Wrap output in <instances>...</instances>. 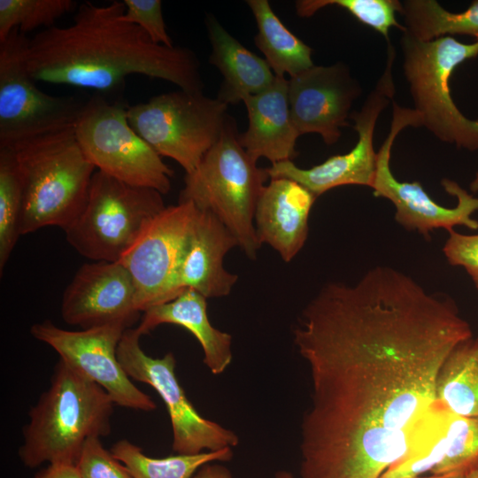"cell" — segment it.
<instances>
[{"instance_id":"obj_22","label":"cell","mask_w":478,"mask_h":478,"mask_svg":"<svg viewBox=\"0 0 478 478\" xmlns=\"http://www.w3.org/2000/svg\"><path fill=\"white\" fill-rule=\"evenodd\" d=\"M205 26L212 46L209 63L220 72L223 81L217 98L226 104H235L268 88L275 75L265 60L231 35L212 14H206Z\"/></svg>"},{"instance_id":"obj_12","label":"cell","mask_w":478,"mask_h":478,"mask_svg":"<svg viewBox=\"0 0 478 478\" xmlns=\"http://www.w3.org/2000/svg\"><path fill=\"white\" fill-rule=\"evenodd\" d=\"M392 103L389 133L377 151L376 172L372 185L374 195L391 201L396 208V221L427 239L436 228H444L448 232L456 226L478 229V221L472 218L473 213L478 211V197L470 195L456 181L449 179L441 181L444 190L458 200L455 207L448 208L434 201L419 181H400L393 175L389 163L396 137L406 127H421V119L414 109Z\"/></svg>"},{"instance_id":"obj_35","label":"cell","mask_w":478,"mask_h":478,"mask_svg":"<svg viewBox=\"0 0 478 478\" xmlns=\"http://www.w3.org/2000/svg\"><path fill=\"white\" fill-rule=\"evenodd\" d=\"M193 478H233V475L226 466L208 463L200 467Z\"/></svg>"},{"instance_id":"obj_4","label":"cell","mask_w":478,"mask_h":478,"mask_svg":"<svg viewBox=\"0 0 478 478\" xmlns=\"http://www.w3.org/2000/svg\"><path fill=\"white\" fill-rule=\"evenodd\" d=\"M8 147L14 150L23 184L20 235L50 226L64 230L82 210L96 172L74 127Z\"/></svg>"},{"instance_id":"obj_23","label":"cell","mask_w":478,"mask_h":478,"mask_svg":"<svg viewBox=\"0 0 478 478\" xmlns=\"http://www.w3.org/2000/svg\"><path fill=\"white\" fill-rule=\"evenodd\" d=\"M246 3L257 23L255 44L275 76L291 78L314 66L312 48L284 26L267 0Z\"/></svg>"},{"instance_id":"obj_38","label":"cell","mask_w":478,"mask_h":478,"mask_svg":"<svg viewBox=\"0 0 478 478\" xmlns=\"http://www.w3.org/2000/svg\"><path fill=\"white\" fill-rule=\"evenodd\" d=\"M470 189L474 192L478 191V172L476 173L475 178L471 182Z\"/></svg>"},{"instance_id":"obj_21","label":"cell","mask_w":478,"mask_h":478,"mask_svg":"<svg viewBox=\"0 0 478 478\" xmlns=\"http://www.w3.org/2000/svg\"><path fill=\"white\" fill-rule=\"evenodd\" d=\"M206 299L192 289H183L173 299L144 311L136 328L141 335L162 324L186 328L199 342L204 365L213 374H220L233 359L232 336L212 325Z\"/></svg>"},{"instance_id":"obj_17","label":"cell","mask_w":478,"mask_h":478,"mask_svg":"<svg viewBox=\"0 0 478 478\" xmlns=\"http://www.w3.org/2000/svg\"><path fill=\"white\" fill-rule=\"evenodd\" d=\"M361 91L359 82L342 62L313 66L289 78L290 114L299 135L315 133L327 145L335 144Z\"/></svg>"},{"instance_id":"obj_1","label":"cell","mask_w":478,"mask_h":478,"mask_svg":"<svg viewBox=\"0 0 478 478\" xmlns=\"http://www.w3.org/2000/svg\"><path fill=\"white\" fill-rule=\"evenodd\" d=\"M471 336L451 297L389 266L321 288L293 329L312 383L300 477L381 478L430 451L452 413L436 398L439 371Z\"/></svg>"},{"instance_id":"obj_18","label":"cell","mask_w":478,"mask_h":478,"mask_svg":"<svg viewBox=\"0 0 478 478\" xmlns=\"http://www.w3.org/2000/svg\"><path fill=\"white\" fill-rule=\"evenodd\" d=\"M235 246V236L220 220L197 209L176 269L171 300L186 289L206 298L227 296L238 276L227 271L223 261Z\"/></svg>"},{"instance_id":"obj_3","label":"cell","mask_w":478,"mask_h":478,"mask_svg":"<svg viewBox=\"0 0 478 478\" xmlns=\"http://www.w3.org/2000/svg\"><path fill=\"white\" fill-rule=\"evenodd\" d=\"M113 405L102 387L59 358L49 389L29 411L19 449L21 462L29 468L76 466L88 439L111 433Z\"/></svg>"},{"instance_id":"obj_31","label":"cell","mask_w":478,"mask_h":478,"mask_svg":"<svg viewBox=\"0 0 478 478\" xmlns=\"http://www.w3.org/2000/svg\"><path fill=\"white\" fill-rule=\"evenodd\" d=\"M76 468L81 478H133L127 468L102 445L99 437L86 441Z\"/></svg>"},{"instance_id":"obj_6","label":"cell","mask_w":478,"mask_h":478,"mask_svg":"<svg viewBox=\"0 0 478 478\" xmlns=\"http://www.w3.org/2000/svg\"><path fill=\"white\" fill-rule=\"evenodd\" d=\"M402 68L414 110L438 140L471 151L478 150V119L470 120L454 104L449 86L455 68L478 56V38L463 43L451 35L420 41L402 32Z\"/></svg>"},{"instance_id":"obj_20","label":"cell","mask_w":478,"mask_h":478,"mask_svg":"<svg viewBox=\"0 0 478 478\" xmlns=\"http://www.w3.org/2000/svg\"><path fill=\"white\" fill-rule=\"evenodd\" d=\"M243 102L249 125L245 132L238 134V141L248 155L257 162L265 158L271 165L292 161L297 155L300 135L290 114L288 79L275 76L268 88Z\"/></svg>"},{"instance_id":"obj_37","label":"cell","mask_w":478,"mask_h":478,"mask_svg":"<svg viewBox=\"0 0 478 478\" xmlns=\"http://www.w3.org/2000/svg\"><path fill=\"white\" fill-rule=\"evenodd\" d=\"M275 478H294L290 472L281 470L275 474Z\"/></svg>"},{"instance_id":"obj_11","label":"cell","mask_w":478,"mask_h":478,"mask_svg":"<svg viewBox=\"0 0 478 478\" xmlns=\"http://www.w3.org/2000/svg\"><path fill=\"white\" fill-rule=\"evenodd\" d=\"M137 328H127L117 348V358L130 379L149 384L162 398L171 420L172 448L177 454H199L235 447L232 430L205 419L194 407L178 382L173 353L162 358L147 355L140 345Z\"/></svg>"},{"instance_id":"obj_10","label":"cell","mask_w":478,"mask_h":478,"mask_svg":"<svg viewBox=\"0 0 478 478\" xmlns=\"http://www.w3.org/2000/svg\"><path fill=\"white\" fill-rule=\"evenodd\" d=\"M28 41L13 30L0 42V147L74 127L86 103L39 89L27 68Z\"/></svg>"},{"instance_id":"obj_9","label":"cell","mask_w":478,"mask_h":478,"mask_svg":"<svg viewBox=\"0 0 478 478\" xmlns=\"http://www.w3.org/2000/svg\"><path fill=\"white\" fill-rule=\"evenodd\" d=\"M128 107L121 98L101 94L89 97L74 126L78 143L96 170L125 183L167 194L173 171L131 127Z\"/></svg>"},{"instance_id":"obj_33","label":"cell","mask_w":478,"mask_h":478,"mask_svg":"<svg viewBox=\"0 0 478 478\" xmlns=\"http://www.w3.org/2000/svg\"><path fill=\"white\" fill-rule=\"evenodd\" d=\"M443 252L453 266H461L471 277L478 291V233L464 235L451 230Z\"/></svg>"},{"instance_id":"obj_27","label":"cell","mask_w":478,"mask_h":478,"mask_svg":"<svg viewBox=\"0 0 478 478\" xmlns=\"http://www.w3.org/2000/svg\"><path fill=\"white\" fill-rule=\"evenodd\" d=\"M23 184L14 150L0 147V273L21 235Z\"/></svg>"},{"instance_id":"obj_34","label":"cell","mask_w":478,"mask_h":478,"mask_svg":"<svg viewBox=\"0 0 478 478\" xmlns=\"http://www.w3.org/2000/svg\"><path fill=\"white\" fill-rule=\"evenodd\" d=\"M34 478H81L76 466L51 464L38 472Z\"/></svg>"},{"instance_id":"obj_7","label":"cell","mask_w":478,"mask_h":478,"mask_svg":"<svg viewBox=\"0 0 478 478\" xmlns=\"http://www.w3.org/2000/svg\"><path fill=\"white\" fill-rule=\"evenodd\" d=\"M162 196L96 170L82 210L64 229L66 239L87 258L119 262L166 207Z\"/></svg>"},{"instance_id":"obj_36","label":"cell","mask_w":478,"mask_h":478,"mask_svg":"<svg viewBox=\"0 0 478 478\" xmlns=\"http://www.w3.org/2000/svg\"><path fill=\"white\" fill-rule=\"evenodd\" d=\"M415 478H466V474H451L431 475L428 477H415Z\"/></svg>"},{"instance_id":"obj_19","label":"cell","mask_w":478,"mask_h":478,"mask_svg":"<svg viewBox=\"0 0 478 478\" xmlns=\"http://www.w3.org/2000/svg\"><path fill=\"white\" fill-rule=\"evenodd\" d=\"M306 188L288 178H271L258 198L254 225L259 243H267L290 262L304 247L309 216L316 200Z\"/></svg>"},{"instance_id":"obj_30","label":"cell","mask_w":478,"mask_h":478,"mask_svg":"<svg viewBox=\"0 0 478 478\" xmlns=\"http://www.w3.org/2000/svg\"><path fill=\"white\" fill-rule=\"evenodd\" d=\"M475 469H478V418L452 412L443 457L430 473L432 475L467 474Z\"/></svg>"},{"instance_id":"obj_29","label":"cell","mask_w":478,"mask_h":478,"mask_svg":"<svg viewBox=\"0 0 478 478\" xmlns=\"http://www.w3.org/2000/svg\"><path fill=\"white\" fill-rule=\"evenodd\" d=\"M336 5L350 12L359 22L380 33L389 40V29L397 27L405 31L396 18V12L401 11L398 0H299L295 4L297 14L301 18H309L320 9Z\"/></svg>"},{"instance_id":"obj_13","label":"cell","mask_w":478,"mask_h":478,"mask_svg":"<svg viewBox=\"0 0 478 478\" xmlns=\"http://www.w3.org/2000/svg\"><path fill=\"white\" fill-rule=\"evenodd\" d=\"M395 50L387 44L386 66L374 88L366 98L360 111L352 112L353 128L358 135L356 145L347 153L328 158L321 164L301 168L293 161L272 164L266 168L271 178L293 180L315 197L343 185H362L372 188L377 165V152L374 149V133L380 113L395 95L392 66Z\"/></svg>"},{"instance_id":"obj_39","label":"cell","mask_w":478,"mask_h":478,"mask_svg":"<svg viewBox=\"0 0 478 478\" xmlns=\"http://www.w3.org/2000/svg\"><path fill=\"white\" fill-rule=\"evenodd\" d=\"M466 478H478V469L473 470L466 474Z\"/></svg>"},{"instance_id":"obj_14","label":"cell","mask_w":478,"mask_h":478,"mask_svg":"<svg viewBox=\"0 0 478 478\" xmlns=\"http://www.w3.org/2000/svg\"><path fill=\"white\" fill-rule=\"evenodd\" d=\"M126 329L111 325L70 331L44 320L32 325L30 333L54 349L66 364L102 387L114 405L151 412L157 408L155 402L132 382L117 358Z\"/></svg>"},{"instance_id":"obj_8","label":"cell","mask_w":478,"mask_h":478,"mask_svg":"<svg viewBox=\"0 0 478 478\" xmlns=\"http://www.w3.org/2000/svg\"><path fill=\"white\" fill-rule=\"evenodd\" d=\"M227 106L204 92L179 89L129 105L127 120L159 156L190 173L220 139L229 118Z\"/></svg>"},{"instance_id":"obj_28","label":"cell","mask_w":478,"mask_h":478,"mask_svg":"<svg viewBox=\"0 0 478 478\" xmlns=\"http://www.w3.org/2000/svg\"><path fill=\"white\" fill-rule=\"evenodd\" d=\"M78 5L73 0H0V42L13 30L26 35L39 27H55Z\"/></svg>"},{"instance_id":"obj_5","label":"cell","mask_w":478,"mask_h":478,"mask_svg":"<svg viewBox=\"0 0 478 478\" xmlns=\"http://www.w3.org/2000/svg\"><path fill=\"white\" fill-rule=\"evenodd\" d=\"M270 179L238 141L235 121L229 116L217 143L198 166L186 173L179 202H190L213 214L235 236L238 247L255 259L259 243L254 215L260 194Z\"/></svg>"},{"instance_id":"obj_16","label":"cell","mask_w":478,"mask_h":478,"mask_svg":"<svg viewBox=\"0 0 478 478\" xmlns=\"http://www.w3.org/2000/svg\"><path fill=\"white\" fill-rule=\"evenodd\" d=\"M60 310L67 324L82 329L111 325L129 328L141 316L132 277L120 262L81 266L64 291Z\"/></svg>"},{"instance_id":"obj_24","label":"cell","mask_w":478,"mask_h":478,"mask_svg":"<svg viewBox=\"0 0 478 478\" xmlns=\"http://www.w3.org/2000/svg\"><path fill=\"white\" fill-rule=\"evenodd\" d=\"M436 398L450 412L478 418V337L459 343L439 371Z\"/></svg>"},{"instance_id":"obj_26","label":"cell","mask_w":478,"mask_h":478,"mask_svg":"<svg viewBox=\"0 0 478 478\" xmlns=\"http://www.w3.org/2000/svg\"><path fill=\"white\" fill-rule=\"evenodd\" d=\"M110 451L127 468L133 478H193L204 465L214 461H229L233 458L232 448L199 454L151 458L127 439L116 442Z\"/></svg>"},{"instance_id":"obj_25","label":"cell","mask_w":478,"mask_h":478,"mask_svg":"<svg viewBox=\"0 0 478 478\" xmlns=\"http://www.w3.org/2000/svg\"><path fill=\"white\" fill-rule=\"evenodd\" d=\"M399 14L404 18L405 32L420 41L450 35L478 38V0L460 12L445 10L435 0H405Z\"/></svg>"},{"instance_id":"obj_15","label":"cell","mask_w":478,"mask_h":478,"mask_svg":"<svg viewBox=\"0 0 478 478\" xmlns=\"http://www.w3.org/2000/svg\"><path fill=\"white\" fill-rule=\"evenodd\" d=\"M197 212L190 202L166 206L119 261L132 277L139 312L171 300L176 269Z\"/></svg>"},{"instance_id":"obj_2","label":"cell","mask_w":478,"mask_h":478,"mask_svg":"<svg viewBox=\"0 0 478 478\" xmlns=\"http://www.w3.org/2000/svg\"><path fill=\"white\" fill-rule=\"evenodd\" d=\"M125 4H79L67 27L42 29L29 39L26 58L35 81L117 93L134 74L160 79L179 89L204 92L200 63L187 47L155 43L121 17Z\"/></svg>"},{"instance_id":"obj_32","label":"cell","mask_w":478,"mask_h":478,"mask_svg":"<svg viewBox=\"0 0 478 478\" xmlns=\"http://www.w3.org/2000/svg\"><path fill=\"white\" fill-rule=\"evenodd\" d=\"M124 21L140 27L152 42L166 47H173L168 35L162 12L160 0H124Z\"/></svg>"}]
</instances>
